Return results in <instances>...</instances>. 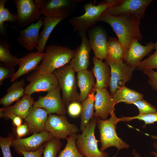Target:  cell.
I'll return each mask as SVG.
<instances>
[{
    "label": "cell",
    "mask_w": 157,
    "mask_h": 157,
    "mask_svg": "<svg viewBox=\"0 0 157 157\" xmlns=\"http://www.w3.org/2000/svg\"><path fill=\"white\" fill-rule=\"evenodd\" d=\"M77 134L66 138L67 142L65 148L57 157H84L80 153L76 145Z\"/></svg>",
    "instance_id": "obj_32"
},
{
    "label": "cell",
    "mask_w": 157,
    "mask_h": 157,
    "mask_svg": "<svg viewBox=\"0 0 157 157\" xmlns=\"http://www.w3.org/2000/svg\"><path fill=\"white\" fill-rule=\"evenodd\" d=\"M60 139L53 138L46 142L44 149V157H56L62 147Z\"/></svg>",
    "instance_id": "obj_33"
},
{
    "label": "cell",
    "mask_w": 157,
    "mask_h": 157,
    "mask_svg": "<svg viewBox=\"0 0 157 157\" xmlns=\"http://www.w3.org/2000/svg\"><path fill=\"white\" fill-rule=\"evenodd\" d=\"M25 81L22 79L13 83L7 89V93L0 99V104L4 107L10 105L24 94Z\"/></svg>",
    "instance_id": "obj_26"
},
{
    "label": "cell",
    "mask_w": 157,
    "mask_h": 157,
    "mask_svg": "<svg viewBox=\"0 0 157 157\" xmlns=\"http://www.w3.org/2000/svg\"><path fill=\"white\" fill-rule=\"evenodd\" d=\"M151 137L153 139L157 140V135H152L151 136ZM153 146L154 148L157 150V142H154ZM151 153L154 156V157H157V152L153 151L151 152Z\"/></svg>",
    "instance_id": "obj_44"
},
{
    "label": "cell",
    "mask_w": 157,
    "mask_h": 157,
    "mask_svg": "<svg viewBox=\"0 0 157 157\" xmlns=\"http://www.w3.org/2000/svg\"><path fill=\"white\" fill-rule=\"evenodd\" d=\"M54 138L49 132L44 131L34 133L31 136L24 138H17L13 141L11 146L15 151L21 150L26 152L35 151L47 141Z\"/></svg>",
    "instance_id": "obj_14"
},
{
    "label": "cell",
    "mask_w": 157,
    "mask_h": 157,
    "mask_svg": "<svg viewBox=\"0 0 157 157\" xmlns=\"http://www.w3.org/2000/svg\"><path fill=\"white\" fill-rule=\"evenodd\" d=\"M156 100H157V98H156Z\"/></svg>",
    "instance_id": "obj_48"
},
{
    "label": "cell",
    "mask_w": 157,
    "mask_h": 157,
    "mask_svg": "<svg viewBox=\"0 0 157 157\" xmlns=\"http://www.w3.org/2000/svg\"><path fill=\"white\" fill-rule=\"evenodd\" d=\"M44 0H14L17 26H28L40 19V8Z\"/></svg>",
    "instance_id": "obj_7"
},
{
    "label": "cell",
    "mask_w": 157,
    "mask_h": 157,
    "mask_svg": "<svg viewBox=\"0 0 157 157\" xmlns=\"http://www.w3.org/2000/svg\"><path fill=\"white\" fill-rule=\"evenodd\" d=\"M44 55L43 52H32L19 58V68L11 79L10 81L13 82L23 75L35 70Z\"/></svg>",
    "instance_id": "obj_22"
},
{
    "label": "cell",
    "mask_w": 157,
    "mask_h": 157,
    "mask_svg": "<svg viewBox=\"0 0 157 157\" xmlns=\"http://www.w3.org/2000/svg\"><path fill=\"white\" fill-rule=\"evenodd\" d=\"M154 49H155L156 50H157V40L155 43H154Z\"/></svg>",
    "instance_id": "obj_46"
},
{
    "label": "cell",
    "mask_w": 157,
    "mask_h": 157,
    "mask_svg": "<svg viewBox=\"0 0 157 157\" xmlns=\"http://www.w3.org/2000/svg\"><path fill=\"white\" fill-rule=\"evenodd\" d=\"M0 118H8L10 119L14 125L16 127L21 125L22 122V118L14 114L7 113H0Z\"/></svg>",
    "instance_id": "obj_42"
},
{
    "label": "cell",
    "mask_w": 157,
    "mask_h": 157,
    "mask_svg": "<svg viewBox=\"0 0 157 157\" xmlns=\"http://www.w3.org/2000/svg\"><path fill=\"white\" fill-rule=\"evenodd\" d=\"M125 51L123 46L117 38L109 37L107 41V56L106 58L117 61L123 60Z\"/></svg>",
    "instance_id": "obj_29"
},
{
    "label": "cell",
    "mask_w": 157,
    "mask_h": 157,
    "mask_svg": "<svg viewBox=\"0 0 157 157\" xmlns=\"http://www.w3.org/2000/svg\"><path fill=\"white\" fill-rule=\"evenodd\" d=\"M154 68L157 69V50L148 58L141 61L136 67V69L140 71Z\"/></svg>",
    "instance_id": "obj_36"
},
{
    "label": "cell",
    "mask_w": 157,
    "mask_h": 157,
    "mask_svg": "<svg viewBox=\"0 0 157 157\" xmlns=\"http://www.w3.org/2000/svg\"><path fill=\"white\" fill-rule=\"evenodd\" d=\"M66 18L64 17L47 16L43 18L44 27L40 33L38 45L36 48L37 51L43 53L48 39L54 28Z\"/></svg>",
    "instance_id": "obj_24"
},
{
    "label": "cell",
    "mask_w": 157,
    "mask_h": 157,
    "mask_svg": "<svg viewBox=\"0 0 157 157\" xmlns=\"http://www.w3.org/2000/svg\"><path fill=\"white\" fill-rule=\"evenodd\" d=\"M136 39L131 42L126 51L123 61L127 65L136 68L141 60L154 49V43L150 41L144 46Z\"/></svg>",
    "instance_id": "obj_17"
},
{
    "label": "cell",
    "mask_w": 157,
    "mask_h": 157,
    "mask_svg": "<svg viewBox=\"0 0 157 157\" xmlns=\"http://www.w3.org/2000/svg\"><path fill=\"white\" fill-rule=\"evenodd\" d=\"M105 62L110 67L111 76L109 86L113 96L118 89L124 86L132 79L133 72L136 68L127 65L122 60H113L106 58Z\"/></svg>",
    "instance_id": "obj_8"
},
{
    "label": "cell",
    "mask_w": 157,
    "mask_h": 157,
    "mask_svg": "<svg viewBox=\"0 0 157 157\" xmlns=\"http://www.w3.org/2000/svg\"><path fill=\"white\" fill-rule=\"evenodd\" d=\"M85 157H87V156H85Z\"/></svg>",
    "instance_id": "obj_47"
},
{
    "label": "cell",
    "mask_w": 157,
    "mask_h": 157,
    "mask_svg": "<svg viewBox=\"0 0 157 157\" xmlns=\"http://www.w3.org/2000/svg\"><path fill=\"white\" fill-rule=\"evenodd\" d=\"M135 106L139 110V115H144L154 113L156 108L143 99L137 101L132 104Z\"/></svg>",
    "instance_id": "obj_35"
},
{
    "label": "cell",
    "mask_w": 157,
    "mask_h": 157,
    "mask_svg": "<svg viewBox=\"0 0 157 157\" xmlns=\"http://www.w3.org/2000/svg\"><path fill=\"white\" fill-rule=\"evenodd\" d=\"M34 102V99L31 95L24 94L22 99L13 106L0 108V113H11L25 119Z\"/></svg>",
    "instance_id": "obj_25"
},
{
    "label": "cell",
    "mask_w": 157,
    "mask_h": 157,
    "mask_svg": "<svg viewBox=\"0 0 157 157\" xmlns=\"http://www.w3.org/2000/svg\"><path fill=\"white\" fill-rule=\"evenodd\" d=\"M75 50L66 46L50 44L46 48L43 58L35 71L42 73H52L56 69L69 64L74 57Z\"/></svg>",
    "instance_id": "obj_2"
},
{
    "label": "cell",
    "mask_w": 157,
    "mask_h": 157,
    "mask_svg": "<svg viewBox=\"0 0 157 157\" xmlns=\"http://www.w3.org/2000/svg\"><path fill=\"white\" fill-rule=\"evenodd\" d=\"M14 139L11 133L9 134L6 138L0 137V147L3 157H12L10 148Z\"/></svg>",
    "instance_id": "obj_37"
},
{
    "label": "cell",
    "mask_w": 157,
    "mask_h": 157,
    "mask_svg": "<svg viewBox=\"0 0 157 157\" xmlns=\"http://www.w3.org/2000/svg\"><path fill=\"white\" fill-rule=\"evenodd\" d=\"M60 90L58 85L48 92L46 95L40 96L38 99L34 101L33 106L45 109L49 114L65 115L66 113V105L61 97Z\"/></svg>",
    "instance_id": "obj_12"
},
{
    "label": "cell",
    "mask_w": 157,
    "mask_h": 157,
    "mask_svg": "<svg viewBox=\"0 0 157 157\" xmlns=\"http://www.w3.org/2000/svg\"><path fill=\"white\" fill-rule=\"evenodd\" d=\"M152 1V0H115L113 5L102 15L131 14L141 19L144 18L146 9Z\"/></svg>",
    "instance_id": "obj_9"
},
{
    "label": "cell",
    "mask_w": 157,
    "mask_h": 157,
    "mask_svg": "<svg viewBox=\"0 0 157 157\" xmlns=\"http://www.w3.org/2000/svg\"><path fill=\"white\" fill-rule=\"evenodd\" d=\"M7 0H0V38L6 39L7 28L4 26L5 22L11 23H16V13H12L5 5Z\"/></svg>",
    "instance_id": "obj_30"
},
{
    "label": "cell",
    "mask_w": 157,
    "mask_h": 157,
    "mask_svg": "<svg viewBox=\"0 0 157 157\" xmlns=\"http://www.w3.org/2000/svg\"><path fill=\"white\" fill-rule=\"evenodd\" d=\"M81 0H44L40 8L41 15L47 16L64 17L66 18Z\"/></svg>",
    "instance_id": "obj_13"
},
{
    "label": "cell",
    "mask_w": 157,
    "mask_h": 157,
    "mask_svg": "<svg viewBox=\"0 0 157 157\" xmlns=\"http://www.w3.org/2000/svg\"><path fill=\"white\" fill-rule=\"evenodd\" d=\"M93 76L92 71L88 69L77 72V83L80 90V102H83L93 91L95 85Z\"/></svg>",
    "instance_id": "obj_23"
},
{
    "label": "cell",
    "mask_w": 157,
    "mask_h": 157,
    "mask_svg": "<svg viewBox=\"0 0 157 157\" xmlns=\"http://www.w3.org/2000/svg\"><path fill=\"white\" fill-rule=\"evenodd\" d=\"M132 152V154L134 157H142L135 149L133 150Z\"/></svg>",
    "instance_id": "obj_45"
},
{
    "label": "cell",
    "mask_w": 157,
    "mask_h": 157,
    "mask_svg": "<svg viewBox=\"0 0 157 157\" xmlns=\"http://www.w3.org/2000/svg\"><path fill=\"white\" fill-rule=\"evenodd\" d=\"M0 62L14 67L18 65L19 58L11 53L9 51L11 46L6 39L0 38Z\"/></svg>",
    "instance_id": "obj_31"
},
{
    "label": "cell",
    "mask_w": 157,
    "mask_h": 157,
    "mask_svg": "<svg viewBox=\"0 0 157 157\" xmlns=\"http://www.w3.org/2000/svg\"><path fill=\"white\" fill-rule=\"evenodd\" d=\"M97 124V118L94 116L81 134H77L75 143L78 150L83 156L108 157L106 152H102L98 147L95 136V130Z\"/></svg>",
    "instance_id": "obj_4"
},
{
    "label": "cell",
    "mask_w": 157,
    "mask_h": 157,
    "mask_svg": "<svg viewBox=\"0 0 157 157\" xmlns=\"http://www.w3.org/2000/svg\"><path fill=\"white\" fill-rule=\"evenodd\" d=\"M112 96L116 104L122 102L126 104H132L134 102L143 99V95L125 85L118 89Z\"/></svg>",
    "instance_id": "obj_27"
},
{
    "label": "cell",
    "mask_w": 157,
    "mask_h": 157,
    "mask_svg": "<svg viewBox=\"0 0 157 157\" xmlns=\"http://www.w3.org/2000/svg\"><path fill=\"white\" fill-rule=\"evenodd\" d=\"M75 72L69 63L56 69L53 72L62 91V99L67 106L72 102H80Z\"/></svg>",
    "instance_id": "obj_6"
},
{
    "label": "cell",
    "mask_w": 157,
    "mask_h": 157,
    "mask_svg": "<svg viewBox=\"0 0 157 157\" xmlns=\"http://www.w3.org/2000/svg\"><path fill=\"white\" fill-rule=\"evenodd\" d=\"M115 0H106L105 3L99 2L97 5L92 3H87L83 6L85 11L83 15L73 17L69 20V22L75 31L86 32L99 21L102 14L114 3Z\"/></svg>",
    "instance_id": "obj_3"
},
{
    "label": "cell",
    "mask_w": 157,
    "mask_h": 157,
    "mask_svg": "<svg viewBox=\"0 0 157 157\" xmlns=\"http://www.w3.org/2000/svg\"><path fill=\"white\" fill-rule=\"evenodd\" d=\"M48 115L49 113L45 109L33 106L28 116L24 119L28 126L29 133L33 134L45 131Z\"/></svg>",
    "instance_id": "obj_21"
},
{
    "label": "cell",
    "mask_w": 157,
    "mask_h": 157,
    "mask_svg": "<svg viewBox=\"0 0 157 157\" xmlns=\"http://www.w3.org/2000/svg\"><path fill=\"white\" fill-rule=\"evenodd\" d=\"M78 34L81 39V43L75 50L74 56L69 63L75 72H77L87 69L88 67L91 49L86 32L78 31Z\"/></svg>",
    "instance_id": "obj_15"
},
{
    "label": "cell",
    "mask_w": 157,
    "mask_h": 157,
    "mask_svg": "<svg viewBox=\"0 0 157 157\" xmlns=\"http://www.w3.org/2000/svg\"><path fill=\"white\" fill-rule=\"evenodd\" d=\"M135 119L143 121L144 124L143 127L144 128L146 125L153 124L157 122V111L154 113L145 115H138L133 117L123 116L121 118H118L119 122L121 121L129 122Z\"/></svg>",
    "instance_id": "obj_34"
},
{
    "label": "cell",
    "mask_w": 157,
    "mask_h": 157,
    "mask_svg": "<svg viewBox=\"0 0 157 157\" xmlns=\"http://www.w3.org/2000/svg\"><path fill=\"white\" fill-rule=\"evenodd\" d=\"M14 67L6 65L3 63L0 64V85H2L5 79L13 77L15 73Z\"/></svg>",
    "instance_id": "obj_38"
},
{
    "label": "cell",
    "mask_w": 157,
    "mask_h": 157,
    "mask_svg": "<svg viewBox=\"0 0 157 157\" xmlns=\"http://www.w3.org/2000/svg\"><path fill=\"white\" fill-rule=\"evenodd\" d=\"M45 144L39 149L35 151L26 152L18 150L16 151L17 154L23 155L24 157H42V155L43 154Z\"/></svg>",
    "instance_id": "obj_41"
},
{
    "label": "cell",
    "mask_w": 157,
    "mask_h": 157,
    "mask_svg": "<svg viewBox=\"0 0 157 157\" xmlns=\"http://www.w3.org/2000/svg\"><path fill=\"white\" fill-rule=\"evenodd\" d=\"M43 18L42 17L36 23L23 30L16 28L19 32L17 42L28 51L33 50L38 45L40 30L44 25Z\"/></svg>",
    "instance_id": "obj_19"
},
{
    "label": "cell",
    "mask_w": 157,
    "mask_h": 157,
    "mask_svg": "<svg viewBox=\"0 0 157 157\" xmlns=\"http://www.w3.org/2000/svg\"><path fill=\"white\" fill-rule=\"evenodd\" d=\"M45 130L60 139L77 134L80 129L76 125L69 122L65 115L51 114H49Z\"/></svg>",
    "instance_id": "obj_10"
},
{
    "label": "cell",
    "mask_w": 157,
    "mask_h": 157,
    "mask_svg": "<svg viewBox=\"0 0 157 157\" xmlns=\"http://www.w3.org/2000/svg\"><path fill=\"white\" fill-rule=\"evenodd\" d=\"M95 92L93 91L82 102L80 130L82 131L94 116Z\"/></svg>",
    "instance_id": "obj_28"
},
{
    "label": "cell",
    "mask_w": 157,
    "mask_h": 157,
    "mask_svg": "<svg viewBox=\"0 0 157 157\" xmlns=\"http://www.w3.org/2000/svg\"><path fill=\"white\" fill-rule=\"evenodd\" d=\"M140 19L133 15L121 14L115 16L102 15L99 20L111 26L126 52L132 39L135 38L140 40L142 38L140 30Z\"/></svg>",
    "instance_id": "obj_1"
},
{
    "label": "cell",
    "mask_w": 157,
    "mask_h": 157,
    "mask_svg": "<svg viewBox=\"0 0 157 157\" xmlns=\"http://www.w3.org/2000/svg\"><path fill=\"white\" fill-rule=\"evenodd\" d=\"M95 92L94 116L101 119H106L114 111L116 104L112 96L107 89L98 90Z\"/></svg>",
    "instance_id": "obj_18"
},
{
    "label": "cell",
    "mask_w": 157,
    "mask_h": 157,
    "mask_svg": "<svg viewBox=\"0 0 157 157\" xmlns=\"http://www.w3.org/2000/svg\"><path fill=\"white\" fill-rule=\"evenodd\" d=\"M89 44L94 56L99 59L105 60L107 56V34L100 26H94L88 31Z\"/></svg>",
    "instance_id": "obj_16"
},
{
    "label": "cell",
    "mask_w": 157,
    "mask_h": 157,
    "mask_svg": "<svg viewBox=\"0 0 157 157\" xmlns=\"http://www.w3.org/2000/svg\"><path fill=\"white\" fill-rule=\"evenodd\" d=\"M78 101L70 103L67 107V112L69 115L76 117L81 115L82 111V104Z\"/></svg>",
    "instance_id": "obj_39"
},
{
    "label": "cell",
    "mask_w": 157,
    "mask_h": 157,
    "mask_svg": "<svg viewBox=\"0 0 157 157\" xmlns=\"http://www.w3.org/2000/svg\"><path fill=\"white\" fill-rule=\"evenodd\" d=\"M110 116L109 119L106 120L97 118L101 144L100 150L104 152L106 149L111 147H115L118 151L122 149H127L129 145L117 136L116 131V125L119 122L118 118L116 117L114 111L112 112Z\"/></svg>",
    "instance_id": "obj_5"
},
{
    "label": "cell",
    "mask_w": 157,
    "mask_h": 157,
    "mask_svg": "<svg viewBox=\"0 0 157 157\" xmlns=\"http://www.w3.org/2000/svg\"><path fill=\"white\" fill-rule=\"evenodd\" d=\"M15 131L17 135V138H21L26 136L29 133L27 124L25 122L24 124L17 127Z\"/></svg>",
    "instance_id": "obj_43"
},
{
    "label": "cell",
    "mask_w": 157,
    "mask_h": 157,
    "mask_svg": "<svg viewBox=\"0 0 157 157\" xmlns=\"http://www.w3.org/2000/svg\"><path fill=\"white\" fill-rule=\"evenodd\" d=\"M26 79L29 83L25 87L24 94L29 95L40 91L49 92L59 85L53 73H42L35 71Z\"/></svg>",
    "instance_id": "obj_11"
},
{
    "label": "cell",
    "mask_w": 157,
    "mask_h": 157,
    "mask_svg": "<svg viewBox=\"0 0 157 157\" xmlns=\"http://www.w3.org/2000/svg\"><path fill=\"white\" fill-rule=\"evenodd\" d=\"M143 71V73L149 77V84L153 90L157 91V71L151 69H146Z\"/></svg>",
    "instance_id": "obj_40"
},
{
    "label": "cell",
    "mask_w": 157,
    "mask_h": 157,
    "mask_svg": "<svg viewBox=\"0 0 157 157\" xmlns=\"http://www.w3.org/2000/svg\"><path fill=\"white\" fill-rule=\"evenodd\" d=\"M92 61L94 66L92 69L93 75L96 79V82L93 91L109 87L111 76L110 67L106 62L93 56Z\"/></svg>",
    "instance_id": "obj_20"
}]
</instances>
